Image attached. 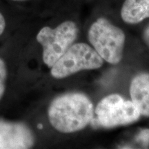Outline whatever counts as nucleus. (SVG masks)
I'll use <instances>...</instances> for the list:
<instances>
[{"label":"nucleus","instance_id":"9","mask_svg":"<svg viewBox=\"0 0 149 149\" xmlns=\"http://www.w3.org/2000/svg\"><path fill=\"white\" fill-rule=\"evenodd\" d=\"M7 77L6 65L4 61L0 58V100L5 93L6 90V81Z\"/></svg>","mask_w":149,"mask_h":149},{"label":"nucleus","instance_id":"4","mask_svg":"<svg viewBox=\"0 0 149 149\" xmlns=\"http://www.w3.org/2000/svg\"><path fill=\"white\" fill-rule=\"evenodd\" d=\"M104 59L93 47L85 43L74 44L51 68L55 79H64L76 72L101 68Z\"/></svg>","mask_w":149,"mask_h":149},{"label":"nucleus","instance_id":"11","mask_svg":"<svg viewBox=\"0 0 149 149\" xmlns=\"http://www.w3.org/2000/svg\"><path fill=\"white\" fill-rule=\"evenodd\" d=\"M6 28V20L3 15L0 13V36L2 35Z\"/></svg>","mask_w":149,"mask_h":149},{"label":"nucleus","instance_id":"13","mask_svg":"<svg viewBox=\"0 0 149 149\" xmlns=\"http://www.w3.org/2000/svg\"><path fill=\"white\" fill-rule=\"evenodd\" d=\"M12 1H25V0H12Z\"/></svg>","mask_w":149,"mask_h":149},{"label":"nucleus","instance_id":"2","mask_svg":"<svg viewBox=\"0 0 149 149\" xmlns=\"http://www.w3.org/2000/svg\"><path fill=\"white\" fill-rule=\"evenodd\" d=\"M88 39L97 53L108 63L117 64L122 60L125 34L107 19L100 17L93 23L88 30Z\"/></svg>","mask_w":149,"mask_h":149},{"label":"nucleus","instance_id":"12","mask_svg":"<svg viewBox=\"0 0 149 149\" xmlns=\"http://www.w3.org/2000/svg\"><path fill=\"white\" fill-rule=\"evenodd\" d=\"M143 38L146 45L149 47V25L144 30V33H143Z\"/></svg>","mask_w":149,"mask_h":149},{"label":"nucleus","instance_id":"5","mask_svg":"<svg viewBox=\"0 0 149 149\" xmlns=\"http://www.w3.org/2000/svg\"><path fill=\"white\" fill-rule=\"evenodd\" d=\"M95 113L99 125L107 128L130 124L138 120L141 115L133 102L124 100L117 94L102 99L97 105Z\"/></svg>","mask_w":149,"mask_h":149},{"label":"nucleus","instance_id":"7","mask_svg":"<svg viewBox=\"0 0 149 149\" xmlns=\"http://www.w3.org/2000/svg\"><path fill=\"white\" fill-rule=\"evenodd\" d=\"M131 101L141 115L149 117V74L140 73L132 80L130 86Z\"/></svg>","mask_w":149,"mask_h":149},{"label":"nucleus","instance_id":"8","mask_svg":"<svg viewBox=\"0 0 149 149\" xmlns=\"http://www.w3.org/2000/svg\"><path fill=\"white\" fill-rule=\"evenodd\" d=\"M125 23L137 24L149 17V0H125L121 9Z\"/></svg>","mask_w":149,"mask_h":149},{"label":"nucleus","instance_id":"1","mask_svg":"<svg viewBox=\"0 0 149 149\" xmlns=\"http://www.w3.org/2000/svg\"><path fill=\"white\" fill-rule=\"evenodd\" d=\"M51 126L62 133L79 131L90 124L94 117L91 100L81 93H68L54 99L48 110Z\"/></svg>","mask_w":149,"mask_h":149},{"label":"nucleus","instance_id":"3","mask_svg":"<svg viewBox=\"0 0 149 149\" xmlns=\"http://www.w3.org/2000/svg\"><path fill=\"white\" fill-rule=\"evenodd\" d=\"M77 25L72 21H65L55 29L42 28L37 35V41L43 48V61L51 68L77 40Z\"/></svg>","mask_w":149,"mask_h":149},{"label":"nucleus","instance_id":"10","mask_svg":"<svg viewBox=\"0 0 149 149\" xmlns=\"http://www.w3.org/2000/svg\"><path fill=\"white\" fill-rule=\"evenodd\" d=\"M137 140L140 142L143 146L147 147L149 146V129L141 130L137 137Z\"/></svg>","mask_w":149,"mask_h":149},{"label":"nucleus","instance_id":"6","mask_svg":"<svg viewBox=\"0 0 149 149\" xmlns=\"http://www.w3.org/2000/svg\"><path fill=\"white\" fill-rule=\"evenodd\" d=\"M33 132L25 124L0 119V149H26L34 146Z\"/></svg>","mask_w":149,"mask_h":149}]
</instances>
